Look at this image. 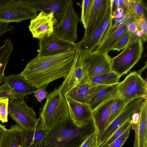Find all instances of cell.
I'll list each match as a JSON object with an SVG mask.
<instances>
[{
    "label": "cell",
    "mask_w": 147,
    "mask_h": 147,
    "mask_svg": "<svg viewBox=\"0 0 147 147\" xmlns=\"http://www.w3.org/2000/svg\"><path fill=\"white\" fill-rule=\"evenodd\" d=\"M76 50L38 56L32 59L20 74L36 88L66 77L72 64Z\"/></svg>",
    "instance_id": "obj_1"
},
{
    "label": "cell",
    "mask_w": 147,
    "mask_h": 147,
    "mask_svg": "<svg viewBox=\"0 0 147 147\" xmlns=\"http://www.w3.org/2000/svg\"><path fill=\"white\" fill-rule=\"evenodd\" d=\"M95 130L93 122L78 127L69 117L47 131L43 140V147H80Z\"/></svg>",
    "instance_id": "obj_2"
},
{
    "label": "cell",
    "mask_w": 147,
    "mask_h": 147,
    "mask_svg": "<svg viewBox=\"0 0 147 147\" xmlns=\"http://www.w3.org/2000/svg\"><path fill=\"white\" fill-rule=\"evenodd\" d=\"M69 117L66 97L59 88H55L48 94L46 102L40 110L38 126L47 131L60 121Z\"/></svg>",
    "instance_id": "obj_3"
},
{
    "label": "cell",
    "mask_w": 147,
    "mask_h": 147,
    "mask_svg": "<svg viewBox=\"0 0 147 147\" xmlns=\"http://www.w3.org/2000/svg\"><path fill=\"white\" fill-rule=\"evenodd\" d=\"M143 51L141 38L133 40L122 52L111 58V71L120 77L125 74L140 60Z\"/></svg>",
    "instance_id": "obj_4"
},
{
    "label": "cell",
    "mask_w": 147,
    "mask_h": 147,
    "mask_svg": "<svg viewBox=\"0 0 147 147\" xmlns=\"http://www.w3.org/2000/svg\"><path fill=\"white\" fill-rule=\"evenodd\" d=\"M78 43L82 68L89 81L92 78L111 71V58L108 53L88 51L81 48Z\"/></svg>",
    "instance_id": "obj_5"
},
{
    "label": "cell",
    "mask_w": 147,
    "mask_h": 147,
    "mask_svg": "<svg viewBox=\"0 0 147 147\" xmlns=\"http://www.w3.org/2000/svg\"><path fill=\"white\" fill-rule=\"evenodd\" d=\"M25 97L9 99L8 114L24 131L35 129L38 126L40 118H37L33 108L27 105Z\"/></svg>",
    "instance_id": "obj_6"
},
{
    "label": "cell",
    "mask_w": 147,
    "mask_h": 147,
    "mask_svg": "<svg viewBox=\"0 0 147 147\" xmlns=\"http://www.w3.org/2000/svg\"><path fill=\"white\" fill-rule=\"evenodd\" d=\"M118 93L121 98L128 101L139 97L147 98L146 81L139 72H132L119 82Z\"/></svg>",
    "instance_id": "obj_7"
},
{
    "label": "cell",
    "mask_w": 147,
    "mask_h": 147,
    "mask_svg": "<svg viewBox=\"0 0 147 147\" xmlns=\"http://www.w3.org/2000/svg\"><path fill=\"white\" fill-rule=\"evenodd\" d=\"M146 99L139 97L129 101L121 112L98 135V142L100 146L128 120L131 119L135 113L139 112Z\"/></svg>",
    "instance_id": "obj_8"
},
{
    "label": "cell",
    "mask_w": 147,
    "mask_h": 147,
    "mask_svg": "<svg viewBox=\"0 0 147 147\" xmlns=\"http://www.w3.org/2000/svg\"><path fill=\"white\" fill-rule=\"evenodd\" d=\"M37 13L22 0H14L0 7V22L9 23L31 19L37 16Z\"/></svg>",
    "instance_id": "obj_9"
},
{
    "label": "cell",
    "mask_w": 147,
    "mask_h": 147,
    "mask_svg": "<svg viewBox=\"0 0 147 147\" xmlns=\"http://www.w3.org/2000/svg\"><path fill=\"white\" fill-rule=\"evenodd\" d=\"M79 18L74 9L72 0H69L60 21L54 26V32L65 39L75 43L78 38Z\"/></svg>",
    "instance_id": "obj_10"
},
{
    "label": "cell",
    "mask_w": 147,
    "mask_h": 147,
    "mask_svg": "<svg viewBox=\"0 0 147 147\" xmlns=\"http://www.w3.org/2000/svg\"><path fill=\"white\" fill-rule=\"evenodd\" d=\"M39 40L38 56L57 54L76 50L78 43L70 42L54 32Z\"/></svg>",
    "instance_id": "obj_11"
},
{
    "label": "cell",
    "mask_w": 147,
    "mask_h": 147,
    "mask_svg": "<svg viewBox=\"0 0 147 147\" xmlns=\"http://www.w3.org/2000/svg\"><path fill=\"white\" fill-rule=\"evenodd\" d=\"M89 82L82 68L80 50L78 43V47L70 69L59 88L65 96L76 86L84 83H89Z\"/></svg>",
    "instance_id": "obj_12"
},
{
    "label": "cell",
    "mask_w": 147,
    "mask_h": 147,
    "mask_svg": "<svg viewBox=\"0 0 147 147\" xmlns=\"http://www.w3.org/2000/svg\"><path fill=\"white\" fill-rule=\"evenodd\" d=\"M57 23L53 13L41 11L35 18L31 19L29 28L33 38L39 39L54 32Z\"/></svg>",
    "instance_id": "obj_13"
},
{
    "label": "cell",
    "mask_w": 147,
    "mask_h": 147,
    "mask_svg": "<svg viewBox=\"0 0 147 147\" xmlns=\"http://www.w3.org/2000/svg\"><path fill=\"white\" fill-rule=\"evenodd\" d=\"M111 0H93L91 10L82 22L85 32L84 37L91 33L103 20Z\"/></svg>",
    "instance_id": "obj_14"
},
{
    "label": "cell",
    "mask_w": 147,
    "mask_h": 147,
    "mask_svg": "<svg viewBox=\"0 0 147 147\" xmlns=\"http://www.w3.org/2000/svg\"><path fill=\"white\" fill-rule=\"evenodd\" d=\"M69 117L78 127H82L93 122L92 111L88 104L76 101L65 97Z\"/></svg>",
    "instance_id": "obj_15"
},
{
    "label": "cell",
    "mask_w": 147,
    "mask_h": 147,
    "mask_svg": "<svg viewBox=\"0 0 147 147\" xmlns=\"http://www.w3.org/2000/svg\"><path fill=\"white\" fill-rule=\"evenodd\" d=\"M22 0L35 9L37 12L40 11L47 13H53L56 20L57 24L61 19L69 1V0Z\"/></svg>",
    "instance_id": "obj_16"
},
{
    "label": "cell",
    "mask_w": 147,
    "mask_h": 147,
    "mask_svg": "<svg viewBox=\"0 0 147 147\" xmlns=\"http://www.w3.org/2000/svg\"><path fill=\"white\" fill-rule=\"evenodd\" d=\"M106 86L95 85L90 83L80 84L73 88L65 97L78 102L88 104L96 94Z\"/></svg>",
    "instance_id": "obj_17"
},
{
    "label": "cell",
    "mask_w": 147,
    "mask_h": 147,
    "mask_svg": "<svg viewBox=\"0 0 147 147\" xmlns=\"http://www.w3.org/2000/svg\"><path fill=\"white\" fill-rule=\"evenodd\" d=\"M118 96L117 93L92 111L93 123L98 134L108 126L112 106Z\"/></svg>",
    "instance_id": "obj_18"
},
{
    "label": "cell",
    "mask_w": 147,
    "mask_h": 147,
    "mask_svg": "<svg viewBox=\"0 0 147 147\" xmlns=\"http://www.w3.org/2000/svg\"><path fill=\"white\" fill-rule=\"evenodd\" d=\"M3 82L7 84L10 89L13 91L16 98L25 97L27 95L34 93L36 88L19 74L4 75Z\"/></svg>",
    "instance_id": "obj_19"
},
{
    "label": "cell",
    "mask_w": 147,
    "mask_h": 147,
    "mask_svg": "<svg viewBox=\"0 0 147 147\" xmlns=\"http://www.w3.org/2000/svg\"><path fill=\"white\" fill-rule=\"evenodd\" d=\"M139 121L131 124L135 132L134 147H147V100L143 104L140 111Z\"/></svg>",
    "instance_id": "obj_20"
},
{
    "label": "cell",
    "mask_w": 147,
    "mask_h": 147,
    "mask_svg": "<svg viewBox=\"0 0 147 147\" xmlns=\"http://www.w3.org/2000/svg\"><path fill=\"white\" fill-rule=\"evenodd\" d=\"M24 131L17 123L11 125L6 132L0 147H23Z\"/></svg>",
    "instance_id": "obj_21"
},
{
    "label": "cell",
    "mask_w": 147,
    "mask_h": 147,
    "mask_svg": "<svg viewBox=\"0 0 147 147\" xmlns=\"http://www.w3.org/2000/svg\"><path fill=\"white\" fill-rule=\"evenodd\" d=\"M119 82L106 86L96 94L88 104L92 111L117 93Z\"/></svg>",
    "instance_id": "obj_22"
},
{
    "label": "cell",
    "mask_w": 147,
    "mask_h": 147,
    "mask_svg": "<svg viewBox=\"0 0 147 147\" xmlns=\"http://www.w3.org/2000/svg\"><path fill=\"white\" fill-rule=\"evenodd\" d=\"M103 21L91 33L83 37L81 40L78 42L81 48L88 51H93L98 45L102 33Z\"/></svg>",
    "instance_id": "obj_23"
},
{
    "label": "cell",
    "mask_w": 147,
    "mask_h": 147,
    "mask_svg": "<svg viewBox=\"0 0 147 147\" xmlns=\"http://www.w3.org/2000/svg\"><path fill=\"white\" fill-rule=\"evenodd\" d=\"M127 31V25L123 23L111 32L94 51L100 53H104L107 48L113 45Z\"/></svg>",
    "instance_id": "obj_24"
},
{
    "label": "cell",
    "mask_w": 147,
    "mask_h": 147,
    "mask_svg": "<svg viewBox=\"0 0 147 147\" xmlns=\"http://www.w3.org/2000/svg\"><path fill=\"white\" fill-rule=\"evenodd\" d=\"M13 48V44L9 38L5 41L0 47V85L3 82L4 71Z\"/></svg>",
    "instance_id": "obj_25"
},
{
    "label": "cell",
    "mask_w": 147,
    "mask_h": 147,
    "mask_svg": "<svg viewBox=\"0 0 147 147\" xmlns=\"http://www.w3.org/2000/svg\"><path fill=\"white\" fill-rule=\"evenodd\" d=\"M47 131L40 129L38 125L36 128L30 131H24L23 147H31L43 139Z\"/></svg>",
    "instance_id": "obj_26"
},
{
    "label": "cell",
    "mask_w": 147,
    "mask_h": 147,
    "mask_svg": "<svg viewBox=\"0 0 147 147\" xmlns=\"http://www.w3.org/2000/svg\"><path fill=\"white\" fill-rule=\"evenodd\" d=\"M121 77L116 73L111 71L91 78L89 83L95 85H111L119 82Z\"/></svg>",
    "instance_id": "obj_27"
},
{
    "label": "cell",
    "mask_w": 147,
    "mask_h": 147,
    "mask_svg": "<svg viewBox=\"0 0 147 147\" xmlns=\"http://www.w3.org/2000/svg\"><path fill=\"white\" fill-rule=\"evenodd\" d=\"M126 11H129L137 20L146 16L145 8L140 0H126Z\"/></svg>",
    "instance_id": "obj_28"
},
{
    "label": "cell",
    "mask_w": 147,
    "mask_h": 147,
    "mask_svg": "<svg viewBox=\"0 0 147 147\" xmlns=\"http://www.w3.org/2000/svg\"><path fill=\"white\" fill-rule=\"evenodd\" d=\"M132 40L131 35L127 31L113 45L107 48L104 53H108L111 50L120 51L125 49Z\"/></svg>",
    "instance_id": "obj_29"
},
{
    "label": "cell",
    "mask_w": 147,
    "mask_h": 147,
    "mask_svg": "<svg viewBox=\"0 0 147 147\" xmlns=\"http://www.w3.org/2000/svg\"><path fill=\"white\" fill-rule=\"evenodd\" d=\"M129 101L123 99L118 96L112 106L108 125L119 115Z\"/></svg>",
    "instance_id": "obj_30"
},
{
    "label": "cell",
    "mask_w": 147,
    "mask_h": 147,
    "mask_svg": "<svg viewBox=\"0 0 147 147\" xmlns=\"http://www.w3.org/2000/svg\"><path fill=\"white\" fill-rule=\"evenodd\" d=\"M131 119L128 120L122 125L100 147H108L113 142L122 135L131 125Z\"/></svg>",
    "instance_id": "obj_31"
},
{
    "label": "cell",
    "mask_w": 147,
    "mask_h": 147,
    "mask_svg": "<svg viewBox=\"0 0 147 147\" xmlns=\"http://www.w3.org/2000/svg\"><path fill=\"white\" fill-rule=\"evenodd\" d=\"M98 133L95 130L82 142L80 147H100L98 142Z\"/></svg>",
    "instance_id": "obj_32"
},
{
    "label": "cell",
    "mask_w": 147,
    "mask_h": 147,
    "mask_svg": "<svg viewBox=\"0 0 147 147\" xmlns=\"http://www.w3.org/2000/svg\"><path fill=\"white\" fill-rule=\"evenodd\" d=\"M9 101L7 98L0 99V121L2 123L8 121Z\"/></svg>",
    "instance_id": "obj_33"
},
{
    "label": "cell",
    "mask_w": 147,
    "mask_h": 147,
    "mask_svg": "<svg viewBox=\"0 0 147 147\" xmlns=\"http://www.w3.org/2000/svg\"><path fill=\"white\" fill-rule=\"evenodd\" d=\"M131 125L118 138L113 142L108 147H121L129 135Z\"/></svg>",
    "instance_id": "obj_34"
},
{
    "label": "cell",
    "mask_w": 147,
    "mask_h": 147,
    "mask_svg": "<svg viewBox=\"0 0 147 147\" xmlns=\"http://www.w3.org/2000/svg\"><path fill=\"white\" fill-rule=\"evenodd\" d=\"M93 0H84L82 1L80 20L82 22L86 19L91 9Z\"/></svg>",
    "instance_id": "obj_35"
},
{
    "label": "cell",
    "mask_w": 147,
    "mask_h": 147,
    "mask_svg": "<svg viewBox=\"0 0 147 147\" xmlns=\"http://www.w3.org/2000/svg\"><path fill=\"white\" fill-rule=\"evenodd\" d=\"M15 98L13 91L10 89L7 84H4L0 85V99L7 98L10 99Z\"/></svg>",
    "instance_id": "obj_36"
},
{
    "label": "cell",
    "mask_w": 147,
    "mask_h": 147,
    "mask_svg": "<svg viewBox=\"0 0 147 147\" xmlns=\"http://www.w3.org/2000/svg\"><path fill=\"white\" fill-rule=\"evenodd\" d=\"M140 30L141 32V38L142 41L146 42L147 39V22L146 16L138 20Z\"/></svg>",
    "instance_id": "obj_37"
},
{
    "label": "cell",
    "mask_w": 147,
    "mask_h": 147,
    "mask_svg": "<svg viewBox=\"0 0 147 147\" xmlns=\"http://www.w3.org/2000/svg\"><path fill=\"white\" fill-rule=\"evenodd\" d=\"M47 85L46 84L38 87L34 92V96L38 102H41L47 97L48 94L46 91V88Z\"/></svg>",
    "instance_id": "obj_38"
},
{
    "label": "cell",
    "mask_w": 147,
    "mask_h": 147,
    "mask_svg": "<svg viewBox=\"0 0 147 147\" xmlns=\"http://www.w3.org/2000/svg\"><path fill=\"white\" fill-rule=\"evenodd\" d=\"M14 28V26L9 23L0 22V37L7 32H12Z\"/></svg>",
    "instance_id": "obj_39"
},
{
    "label": "cell",
    "mask_w": 147,
    "mask_h": 147,
    "mask_svg": "<svg viewBox=\"0 0 147 147\" xmlns=\"http://www.w3.org/2000/svg\"><path fill=\"white\" fill-rule=\"evenodd\" d=\"M140 30L138 20H136L127 26V31L131 35Z\"/></svg>",
    "instance_id": "obj_40"
},
{
    "label": "cell",
    "mask_w": 147,
    "mask_h": 147,
    "mask_svg": "<svg viewBox=\"0 0 147 147\" xmlns=\"http://www.w3.org/2000/svg\"><path fill=\"white\" fill-rule=\"evenodd\" d=\"M126 5V0H117L118 8L122 10L124 14L125 12V7Z\"/></svg>",
    "instance_id": "obj_41"
},
{
    "label": "cell",
    "mask_w": 147,
    "mask_h": 147,
    "mask_svg": "<svg viewBox=\"0 0 147 147\" xmlns=\"http://www.w3.org/2000/svg\"><path fill=\"white\" fill-rule=\"evenodd\" d=\"M7 129L6 126L0 124V147L1 146L3 139Z\"/></svg>",
    "instance_id": "obj_42"
},
{
    "label": "cell",
    "mask_w": 147,
    "mask_h": 147,
    "mask_svg": "<svg viewBox=\"0 0 147 147\" xmlns=\"http://www.w3.org/2000/svg\"><path fill=\"white\" fill-rule=\"evenodd\" d=\"M140 111L135 113L133 115L131 119V124H136L138 123L140 118Z\"/></svg>",
    "instance_id": "obj_43"
},
{
    "label": "cell",
    "mask_w": 147,
    "mask_h": 147,
    "mask_svg": "<svg viewBox=\"0 0 147 147\" xmlns=\"http://www.w3.org/2000/svg\"><path fill=\"white\" fill-rule=\"evenodd\" d=\"M14 0H0V7L11 2Z\"/></svg>",
    "instance_id": "obj_44"
},
{
    "label": "cell",
    "mask_w": 147,
    "mask_h": 147,
    "mask_svg": "<svg viewBox=\"0 0 147 147\" xmlns=\"http://www.w3.org/2000/svg\"><path fill=\"white\" fill-rule=\"evenodd\" d=\"M43 140L38 144L33 145L31 147H43Z\"/></svg>",
    "instance_id": "obj_45"
},
{
    "label": "cell",
    "mask_w": 147,
    "mask_h": 147,
    "mask_svg": "<svg viewBox=\"0 0 147 147\" xmlns=\"http://www.w3.org/2000/svg\"></svg>",
    "instance_id": "obj_46"
}]
</instances>
